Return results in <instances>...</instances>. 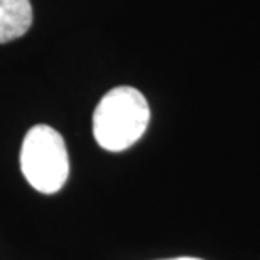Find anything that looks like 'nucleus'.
<instances>
[{
  "instance_id": "nucleus-1",
  "label": "nucleus",
  "mask_w": 260,
  "mask_h": 260,
  "mask_svg": "<svg viewBox=\"0 0 260 260\" xmlns=\"http://www.w3.org/2000/svg\"><path fill=\"white\" fill-rule=\"evenodd\" d=\"M150 108L145 96L132 86H118L103 95L93 112V135L102 149L120 152L147 130Z\"/></svg>"
},
{
  "instance_id": "nucleus-2",
  "label": "nucleus",
  "mask_w": 260,
  "mask_h": 260,
  "mask_svg": "<svg viewBox=\"0 0 260 260\" xmlns=\"http://www.w3.org/2000/svg\"><path fill=\"white\" fill-rule=\"evenodd\" d=\"M20 169L36 191L53 194L70 176V157L64 139L49 125H34L25 134L20 149Z\"/></svg>"
},
{
  "instance_id": "nucleus-3",
  "label": "nucleus",
  "mask_w": 260,
  "mask_h": 260,
  "mask_svg": "<svg viewBox=\"0 0 260 260\" xmlns=\"http://www.w3.org/2000/svg\"><path fill=\"white\" fill-rule=\"evenodd\" d=\"M32 24L29 0H0V44L19 39Z\"/></svg>"
},
{
  "instance_id": "nucleus-4",
  "label": "nucleus",
  "mask_w": 260,
  "mask_h": 260,
  "mask_svg": "<svg viewBox=\"0 0 260 260\" xmlns=\"http://www.w3.org/2000/svg\"><path fill=\"white\" fill-rule=\"evenodd\" d=\"M168 260H201V258H194V257H178V258H168Z\"/></svg>"
}]
</instances>
